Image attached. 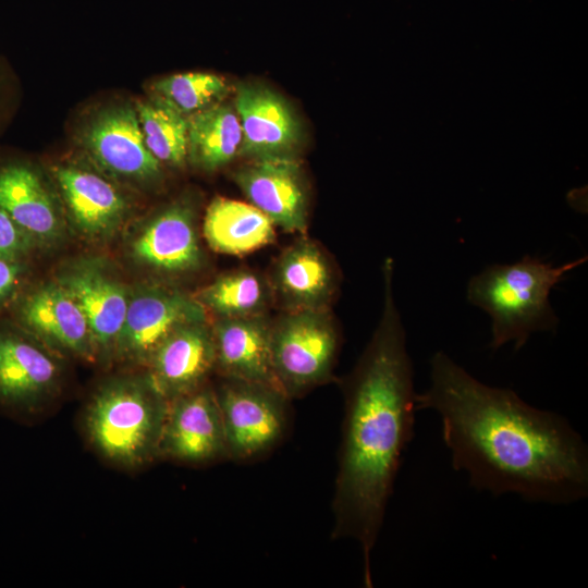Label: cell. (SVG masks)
Wrapping results in <instances>:
<instances>
[{
	"label": "cell",
	"instance_id": "d4e9b609",
	"mask_svg": "<svg viewBox=\"0 0 588 588\" xmlns=\"http://www.w3.org/2000/svg\"><path fill=\"white\" fill-rule=\"evenodd\" d=\"M225 79L205 72H188L162 77L152 84V96L184 117L220 102L228 94Z\"/></svg>",
	"mask_w": 588,
	"mask_h": 588
},
{
	"label": "cell",
	"instance_id": "3957f363",
	"mask_svg": "<svg viewBox=\"0 0 588 588\" xmlns=\"http://www.w3.org/2000/svg\"><path fill=\"white\" fill-rule=\"evenodd\" d=\"M587 261V256L554 266L529 255L514 264L491 265L470 278L467 299L491 318L490 347L513 343L520 350L531 334L554 331L559 318L551 290Z\"/></svg>",
	"mask_w": 588,
	"mask_h": 588
},
{
	"label": "cell",
	"instance_id": "ac0fdd59",
	"mask_svg": "<svg viewBox=\"0 0 588 588\" xmlns=\"http://www.w3.org/2000/svg\"><path fill=\"white\" fill-rule=\"evenodd\" d=\"M271 330L260 315L219 318L212 334L216 367L224 378L262 384L283 393L272 367Z\"/></svg>",
	"mask_w": 588,
	"mask_h": 588
},
{
	"label": "cell",
	"instance_id": "30bf717a",
	"mask_svg": "<svg viewBox=\"0 0 588 588\" xmlns=\"http://www.w3.org/2000/svg\"><path fill=\"white\" fill-rule=\"evenodd\" d=\"M159 456L200 464L228 456L216 392L201 388L169 401Z\"/></svg>",
	"mask_w": 588,
	"mask_h": 588
},
{
	"label": "cell",
	"instance_id": "484cf974",
	"mask_svg": "<svg viewBox=\"0 0 588 588\" xmlns=\"http://www.w3.org/2000/svg\"><path fill=\"white\" fill-rule=\"evenodd\" d=\"M32 242V237L0 208V257L17 259L29 249Z\"/></svg>",
	"mask_w": 588,
	"mask_h": 588
},
{
	"label": "cell",
	"instance_id": "4fadbf2b",
	"mask_svg": "<svg viewBox=\"0 0 588 588\" xmlns=\"http://www.w3.org/2000/svg\"><path fill=\"white\" fill-rule=\"evenodd\" d=\"M234 181L274 225L291 233L305 231L307 196L294 158L254 160L234 173Z\"/></svg>",
	"mask_w": 588,
	"mask_h": 588
},
{
	"label": "cell",
	"instance_id": "52a82bcc",
	"mask_svg": "<svg viewBox=\"0 0 588 588\" xmlns=\"http://www.w3.org/2000/svg\"><path fill=\"white\" fill-rule=\"evenodd\" d=\"M206 309L195 298L176 289L145 284L131 292L113 357L144 365L159 344L177 328L206 321Z\"/></svg>",
	"mask_w": 588,
	"mask_h": 588
},
{
	"label": "cell",
	"instance_id": "2e32d148",
	"mask_svg": "<svg viewBox=\"0 0 588 588\" xmlns=\"http://www.w3.org/2000/svg\"><path fill=\"white\" fill-rule=\"evenodd\" d=\"M70 218L87 240L111 237L122 225L128 204L122 193L100 174L74 164L52 170Z\"/></svg>",
	"mask_w": 588,
	"mask_h": 588
},
{
	"label": "cell",
	"instance_id": "7a4b0ae2",
	"mask_svg": "<svg viewBox=\"0 0 588 588\" xmlns=\"http://www.w3.org/2000/svg\"><path fill=\"white\" fill-rule=\"evenodd\" d=\"M417 392L405 334L390 293L383 321L347 388L333 497V538H352L370 555L402 455L414 437Z\"/></svg>",
	"mask_w": 588,
	"mask_h": 588
},
{
	"label": "cell",
	"instance_id": "9a60e30c",
	"mask_svg": "<svg viewBox=\"0 0 588 588\" xmlns=\"http://www.w3.org/2000/svg\"><path fill=\"white\" fill-rule=\"evenodd\" d=\"M131 254L138 264L159 272L198 269L203 253L192 204L177 200L158 212L132 241Z\"/></svg>",
	"mask_w": 588,
	"mask_h": 588
},
{
	"label": "cell",
	"instance_id": "d6986e66",
	"mask_svg": "<svg viewBox=\"0 0 588 588\" xmlns=\"http://www.w3.org/2000/svg\"><path fill=\"white\" fill-rule=\"evenodd\" d=\"M0 208L34 242L53 245L63 234V220L52 195L27 166L10 164L0 169Z\"/></svg>",
	"mask_w": 588,
	"mask_h": 588
},
{
	"label": "cell",
	"instance_id": "6da1fadb",
	"mask_svg": "<svg viewBox=\"0 0 588 588\" xmlns=\"http://www.w3.org/2000/svg\"><path fill=\"white\" fill-rule=\"evenodd\" d=\"M416 407L438 414L452 467L476 490L551 505L588 497V446L569 421L479 381L446 353L432 355Z\"/></svg>",
	"mask_w": 588,
	"mask_h": 588
},
{
	"label": "cell",
	"instance_id": "7402d4cb",
	"mask_svg": "<svg viewBox=\"0 0 588 588\" xmlns=\"http://www.w3.org/2000/svg\"><path fill=\"white\" fill-rule=\"evenodd\" d=\"M186 118L191 163L213 171L238 155L242 127L235 108L218 102Z\"/></svg>",
	"mask_w": 588,
	"mask_h": 588
},
{
	"label": "cell",
	"instance_id": "4316f807",
	"mask_svg": "<svg viewBox=\"0 0 588 588\" xmlns=\"http://www.w3.org/2000/svg\"><path fill=\"white\" fill-rule=\"evenodd\" d=\"M21 272V266L16 259L0 257V305L13 293Z\"/></svg>",
	"mask_w": 588,
	"mask_h": 588
},
{
	"label": "cell",
	"instance_id": "e0dca14e",
	"mask_svg": "<svg viewBox=\"0 0 588 588\" xmlns=\"http://www.w3.org/2000/svg\"><path fill=\"white\" fill-rule=\"evenodd\" d=\"M20 315L23 324L45 344L84 360L96 359L86 318L57 281L27 295Z\"/></svg>",
	"mask_w": 588,
	"mask_h": 588
},
{
	"label": "cell",
	"instance_id": "ba28073f",
	"mask_svg": "<svg viewBox=\"0 0 588 588\" xmlns=\"http://www.w3.org/2000/svg\"><path fill=\"white\" fill-rule=\"evenodd\" d=\"M84 314L96 359L113 357L126 315L131 291L100 260L69 265L56 280Z\"/></svg>",
	"mask_w": 588,
	"mask_h": 588
},
{
	"label": "cell",
	"instance_id": "8992f818",
	"mask_svg": "<svg viewBox=\"0 0 588 588\" xmlns=\"http://www.w3.org/2000/svg\"><path fill=\"white\" fill-rule=\"evenodd\" d=\"M221 412L228 457L258 456L282 438L286 428V396L275 389L225 378L215 391Z\"/></svg>",
	"mask_w": 588,
	"mask_h": 588
},
{
	"label": "cell",
	"instance_id": "5bb4252c",
	"mask_svg": "<svg viewBox=\"0 0 588 588\" xmlns=\"http://www.w3.org/2000/svg\"><path fill=\"white\" fill-rule=\"evenodd\" d=\"M146 367L168 401L201 388L216 367L212 329L206 321L177 328L159 344Z\"/></svg>",
	"mask_w": 588,
	"mask_h": 588
},
{
	"label": "cell",
	"instance_id": "44dd1931",
	"mask_svg": "<svg viewBox=\"0 0 588 588\" xmlns=\"http://www.w3.org/2000/svg\"><path fill=\"white\" fill-rule=\"evenodd\" d=\"M203 232L215 252L236 256L262 248L275 237L274 224L258 208L224 197L209 204Z\"/></svg>",
	"mask_w": 588,
	"mask_h": 588
},
{
	"label": "cell",
	"instance_id": "603a6c76",
	"mask_svg": "<svg viewBox=\"0 0 588 588\" xmlns=\"http://www.w3.org/2000/svg\"><path fill=\"white\" fill-rule=\"evenodd\" d=\"M144 142L151 155L171 167L187 161V118L152 96L135 106Z\"/></svg>",
	"mask_w": 588,
	"mask_h": 588
},
{
	"label": "cell",
	"instance_id": "5b68a950",
	"mask_svg": "<svg viewBox=\"0 0 588 588\" xmlns=\"http://www.w3.org/2000/svg\"><path fill=\"white\" fill-rule=\"evenodd\" d=\"M339 343L333 322L321 309H295L272 328V367L286 397L330 376Z\"/></svg>",
	"mask_w": 588,
	"mask_h": 588
},
{
	"label": "cell",
	"instance_id": "277c9868",
	"mask_svg": "<svg viewBox=\"0 0 588 588\" xmlns=\"http://www.w3.org/2000/svg\"><path fill=\"white\" fill-rule=\"evenodd\" d=\"M169 401L144 377H122L101 384L84 415L93 448L110 463L139 468L159 457Z\"/></svg>",
	"mask_w": 588,
	"mask_h": 588
},
{
	"label": "cell",
	"instance_id": "8fae6325",
	"mask_svg": "<svg viewBox=\"0 0 588 588\" xmlns=\"http://www.w3.org/2000/svg\"><path fill=\"white\" fill-rule=\"evenodd\" d=\"M60 379L53 355L17 334L0 332V409L29 417L54 394Z\"/></svg>",
	"mask_w": 588,
	"mask_h": 588
},
{
	"label": "cell",
	"instance_id": "ffe728a7",
	"mask_svg": "<svg viewBox=\"0 0 588 588\" xmlns=\"http://www.w3.org/2000/svg\"><path fill=\"white\" fill-rule=\"evenodd\" d=\"M274 285L294 309H321L335 289L329 259L309 241L289 247L280 257Z\"/></svg>",
	"mask_w": 588,
	"mask_h": 588
},
{
	"label": "cell",
	"instance_id": "9c48e42d",
	"mask_svg": "<svg viewBox=\"0 0 588 588\" xmlns=\"http://www.w3.org/2000/svg\"><path fill=\"white\" fill-rule=\"evenodd\" d=\"M91 159L112 175L149 183L161 175V163L148 150L135 107L121 105L100 111L83 133Z\"/></svg>",
	"mask_w": 588,
	"mask_h": 588
},
{
	"label": "cell",
	"instance_id": "7c38bea8",
	"mask_svg": "<svg viewBox=\"0 0 588 588\" xmlns=\"http://www.w3.org/2000/svg\"><path fill=\"white\" fill-rule=\"evenodd\" d=\"M234 108L242 127L238 155L253 160L294 158L302 128L287 101L270 88L244 83Z\"/></svg>",
	"mask_w": 588,
	"mask_h": 588
},
{
	"label": "cell",
	"instance_id": "cb8c5ba5",
	"mask_svg": "<svg viewBox=\"0 0 588 588\" xmlns=\"http://www.w3.org/2000/svg\"><path fill=\"white\" fill-rule=\"evenodd\" d=\"M195 298L219 318H234L259 315L267 304L268 292L255 273L234 271L218 277Z\"/></svg>",
	"mask_w": 588,
	"mask_h": 588
}]
</instances>
